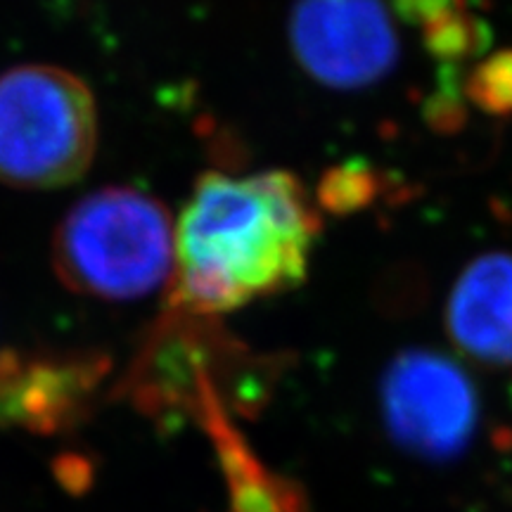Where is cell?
<instances>
[{"instance_id": "cell-1", "label": "cell", "mask_w": 512, "mask_h": 512, "mask_svg": "<svg viewBox=\"0 0 512 512\" xmlns=\"http://www.w3.org/2000/svg\"><path fill=\"white\" fill-rule=\"evenodd\" d=\"M318 228L304 185L287 171H209L176 223L171 306L216 316L297 287Z\"/></svg>"}, {"instance_id": "cell-2", "label": "cell", "mask_w": 512, "mask_h": 512, "mask_svg": "<svg viewBox=\"0 0 512 512\" xmlns=\"http://www.w3.org/2000/svg\"><path fill=\"white\" fill-rule=\"evenodd\" d=\"M55 271L69 290L128 302L174 278L176 226L155 197L105 188L83 197L55 233Z\"/></svg>"}, {"instance_id": "cell-3", "label": "cell", "mask_w": 512, "mask_h": 512, "mask_svg": "<svg viewBox=\"0 0 512 512\" xmlns=\"http://www.w3.org/2000/svg\"><path fill=\"white\" fill-rule=\"evenodd\" d=\"M98 145L91 88L53 64L0 74V183L53 190L86 176Z\"/></svg>"}, {"instance_id": "cell-4", "label": "cell", "mask_w": 512, "mask_h": 512, "mask_svg": "<svg viewBox=\"0 0 512 512\" xmlns=\"http://www.w3.org/2000/svg\"><path fill=\"white\" fill-rule=\"evenodd\" d=\"M382 415L401 448L451 458L470 444L479 422L475 384L458 363L430 349H408L382 380Z\"/></svg>"}, {"instance_id": "cell-5", "label": "cell", "mask_w": 512, "mask_h": 512, "mask_svg": "<svg viewBox=\"0 0 512 512\" xmlns=\"http://www.w3.org/2000/svg\"><path fill=\"white\" fill-rule=\"evenodd\" d=\"M290 46L306 74L344 91L380 81L399 57V36L382 0H297Z\"/></svg>"}, {"instance_id": "cell-6", "label": "cell", "mask_w": 512, "mask_h": 512, "mask_svg": "<svg viewBox=\"0 0 512 512\" xmlns=\"http://www.w3.org/2000/svg\"><path fill=\"white\" fill-rule=\"evenodd\" d=\"M446 328L467 356L512 368V254L489 252L460 273L446 304Z\"/></svg>"}, {"instance_id": "cell-7", "label": "cell", "mask_w": 512, "mask_h": 512, "mask_svg": "<svg viewBox=\"0 0 512 512\" xmlns=\"http://www.w3.org/2000/svg\"><path fill=\"white\" fill-rule=\"evenodd\" d=\"M46 418V394L29 363L19 358L0 361V427L22 425L41 430Z\"/></svg>"}, {"instance_id": "cell-8", "label": "cell", "mask_w": 512, "mask_h": 512, "mask_svg": "<svg viewBox=\"0 0 512 512\" xmlns=\"http://www.w3.org/2000/svg\"><path fill=\"white\" fill-rule=\"evenodd\" d=\"M475 100L489 110H512V55H498L475 76Z\"/></svg>"}]
</instances>
